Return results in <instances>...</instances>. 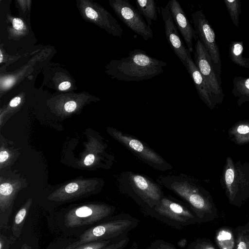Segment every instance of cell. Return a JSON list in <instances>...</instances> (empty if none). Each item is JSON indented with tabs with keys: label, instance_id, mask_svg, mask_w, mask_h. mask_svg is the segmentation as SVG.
Returning <instances> with one entry per match:
<instances>
[{
	"label": "cell",
	"instance_id": "obj_1",
	"mask_svg": "<svg viewBox=\"0 0 249 249\" xmlns=\"http://www.w3.org/2000/svg\"><path fill=\"white\" fill-rule=\"evenodd\" d=\"M167 64L140 49L131 51L128 55L113 60L109 66L113 77L123 81L138 82L162 73Z\"/></svg>",
	"mask_w": 249,
	"mask_h": 249
},
{
	"label": "cell",
	"instance_id": "obj_2",
	"mask_svg": "<svg viewBox=\"0 0 249 249\" xmlns=\"http://www.w3.org/2000/svg\"><path fill=\"white\" fill-rule=\"evenodd\" d=\"M139 220L126 213L114 216L104 222L84 231L79 239L69 245L65 249H73L89 242L118 239L127 236L129 231L136 228Z\"/></svg>",
	"mask_w": 249,
	"mask_h": 249
},
{
	"label": "cell",
	"instance_id": "obj_3",
	"mask_svg": "<svg viewBox=\"0 0 249 249\" xmlns=\"http://www.w3.org/2000/svg\"><path fill=\"white\" fill-rule=\"evenodd\" d=\"M167 185L187 203L200 223L210 221L215 216L216 210L212 197L201 186L192 181L178 178L170 181Z\"/></svg>",
	"mask_w": 249,
	"mask_h": 249
},
{
	"label": "cell",
	"instance_id": "obj_4",
	"mask_svg": "<svg viewBox=\"0 0 249 249\" xmlns=\"http://www.w3.org/2000/svg\"><path fill=\"white\" fill-rule=\"evenodd\" d=\"M220 182L230 203L240 205L249 198V163L226 160Z\"/></svg>",
	"mask_w": 249,
	"mask_h": 249
},
{
	"label": "cell",
	"instance_id": "obj_5",
	"mask_svg": "<svg viewBox=\"0 0 249 249\" xmlns=\"http://www.w3.org/2000/svg\"><path fill=\"white\" fill-rule=\"evenodd\" d=\"M145 212L151 217L178 230L200 223L188 205L169 196H163L158 205Z\"/></svg>",
	"mask_w": 249,
	"mask_h": 249
},
{
	"label": "cell",
	"instance_id": "obj_6",
	"mask_svg": "<svg viewBox=\"0 0 249 249\" xmlns=\"http://www.w3.org/2000/svg\"><path fill=\"white\" fill-rule=\"evenodd\" d=\"M193 23L197 36L211 57L215 73L220 85L221 62L214 32L206 18L203 11L197 10L192 14Z\"/></svg>",
	"mask_w": 249,
	"mask_h": 249
},
{
	"label": "cell",
	"instance_id": "obj_7",
	"mask_svg": "<svg viewBox=\"0 0 249 249\" xmlns=\"http://www.w3.org/2000/svg\"><path fill=\"white\" fill-rule=\"evenodd\" d=\"M131 190L127 193L145 211L158 205L163 196L159 187L147 178L130 174Z\"/></svg>",
	"mask_w": 249,
	"mask_h": 249
},
{
	"label": "cell",
	"instance_id": "obj_8",
	"mask_svg": "<svg viewBox=\"0 0 249 249\" xmlns=\"http://www.w3.org/2000/svg\"><path fill=\"white\" fill-rule=\"evenodd\" d=\"M109 3L117 17L133 32L145 40L153 38L154 33L150 26L127 0H113Z\"/></svg>",
	"mask_w": 249,
	"mask_h": 249
},
{
	"label": "cell",
	"instance_id": "obj_9",
	"mask_svg": "<svg viewBox=\"0 0 249 249\" xmlns=\"http://www.w3.org/2000/svg\"><path fill=\"white\" fill-rule=\"evenodd\" d=\"M115 209L113 206L103 204L82 206L71 210L66 214L64 224L68 228L91 224L110 216Z\"/></svg>",
	"mask_w": 249,
	"mask_h": 249
},
{
	"label": "cell",
	"instance_id": "obj_10",
	"mask_svg": "<svg viewBox=\"0 0 249 249\" xmlns=\"http://www.w3.org/2000/svg\"><path fill=\"white\" fill-rule=\"evenodd\" d=\"M195 48V63L217 104H221L224 94L215 73L211 57L199 38L196 41Z\"/></svg>",
	"mask_w": 249,
	"mask_h": 249
},
{
	"label": "cell",
	"instance_id": "obj_11",
	"mask_svg": "<svg viewBox=\"0 0 249 249\" xmlns=\"http://www.w3.org/2000/svg\"><path fill=\"white\" fill-rule=\"evenodd\" d=\"M112 134L120 142L154 168L160 170L172 168L161 157L139 140L116 130L112 131Z\"/></svg>",
	"mask_w": 249,
	"mask_h": 249
},
{
	"label": "cell",
	"instance_id": "obj_12",
	"mask_svg": "<svg viewBox=\"0 0 249 249\" xmlns=\"http://www.w3.org/2000/svg\"><path fill=\"white\" fill-rule=\"evenodd\" d=\"M160 14L164 22L165 34L167 42L185 67L188 48L185 47L179 36L178 28L174 22L167 4L160 8Z\"/></svg>",
	"mask_w": 249,
	"mask_h": 249
},
{
	"label": "cell",
	"instance_id": "obj_13",
	"mask_svg": "<svg viewBox=\"0 0 249 249\" xmlns=\"http://www.w3.org/2000/svg\"><path fill=\"white\" fill-rule=\"evenodd\" d=\"M168 5L174 22L185 40L190 53L193 51V40L197 39V35L194 28L188 20L186 14L179 2L170 0Z\"/></svg>",
	"mask_w": 249,
	"mask_h": 249
},
{
	"label": "cell",
	"instance_id": "obj_14",
	"mask_svg": "<svg viewBox=\"0 0 249 249\" xmlns=\"http://www.w3.org/2000/svg\"><path fill=\"white\" fill-rule=\"evenodd\" d=\"M185 68L194 82L200 99L210 109H214L217 104L209 90L203 76L193 60L188 49L187 51Z\"/></svg>",
	"mask_w": 249,
	"mask_h": 249
},
{
	"label": "cell",
	"instance_id": "obj_15",
	"mask_svg": "<svg viewBox=\"0 0 249 249\" xmlns=\"http://www.w3.org/2000/svg\"><path fill=\"white\" fill-rule=\"evenodd\" d=\"M229 139L238 145L249 143V119L239 121L228 130Z\"/></svg>",
	"mask_w": 249,
	"mask_h": 249
},
{
	"label": "cell",
	"instance_id": "obj_16",
	"mask_svg": "<svg viewBox=\"0 0 249 249\" xmlns=\"http://www.w3.org/2000/svg\"><path fill=\"white\" fill-rule=\"evenodd\" d=\"M231 93L237 98V104L239 107L249 102V77L235 76Z\"/></svg>",
	"mask_w": 249,
	"mask_h": 249
},
{
	"label": "cell",
	"instance_id": "obj_17",
	"mask_svg": "<svg viewBox=\"0 0 249 249\" xmlns=\"http://www.w3.org/2000/svg\"><path fill=\"white\" fill-rule=\"evenodd\" d=\"M135 3L137 9L143 16L148 25H152V21L158 19L157 6L154 0H136Z\"/></svg>",
	"mask_w": 249,
	"mask_h": 249
},
{
	"label": "cell",
	"instance_id": "obj_18",
	"mask_svg": "<svg viewBox=\"0 0 249 249\" xmlns=\"http://www.w3.org/2000/svg\"><path fill=\"white\" fill-rule=\"evenodd\" d=\"M32 203V200H29L17 213L14 216L12 226V231L15 237L20 236L28 212Z\"/></svg>",
	"mask_w": 249,
	"mask_h": 249
},
{
	"label": "cell",
	"instance_id": "obj_19",
	"mask_svg": "<svg viewBox=\"0 0 249 249\" xmlns=\"http://www.w3.org/2000/svg\"><path fill=\"white\" fill-rule=\"evenodd\" d=\"M243 43L242 41H232L229 46V55L231 61L240 67L249 69V58L242 56Z\"/></svg>",
	"mask_w": 249,
	"mask_h": 249
},
{
	"label": "cell",
	"instance_id": "obj_20",
	"mask_svg": "<svg viewBox=\"0 0 249 249\" xmlns=\"http://www.w3.org/2000/svg\"><path fill=\"white\" fill-rule=\"evenodd\" d=\"M215 241L220 249H235V241L232 231L227 228L219 229L215 234Z\"/></svg>",
	"mask_w": 249,
	"mask_h": 249
},
{
	"label": "cell",
	"instance_id": "obj_21",
	"mask_svg": "<svg viewBox=\"0 0 249 249\" xmlns=\"http://www.w3.org/2000/svg\"><path fill=\"white\" fill-rule=\"evenodd\" d=\"M224 2L233 24L236 27H238L239 16L241 13L240 0H225Z\"/></svg>",
	"mask_w": 249,
	"mask_h": 249
},
{
	"label": "cell",
	"instance_id": "obj_22",
	"mask_svg": "<svg viewBox=\"0 0 249 249\" xmlns=\"http://www.w3.org/2000/svg\"><path fill=\"white\" fill-rule=\"evenodd\" d=\"M187 249H216L207 240L200 239L191 242Z\"/></svg>",
	"mask_w": 249,
	"mask_h": 249
},
{
	"label": "cell",
	"instance_id": "obj_23",
	"mask_svg": "<svg viewBox=\"0 0 249 249\" xmlns=\"http://www.w3.org/2000/svg\"><path fill=\"white\" fill-rule=\"evenodd\" d=\"M129 241L128 236H124L114 240L103 249H124Z\"/></svg>",
	"mask_w": 249,
	"mask_h": 249
},
{
	"label": "cell",
	"instance_id": "obj_24",
	"mask_svg": "<svg viewBox=\"0 0 249 249\" xmlns=\"http://www.w3.org/2000/svg\"><path fill=\"white\" fill-rule=\"evenodd\" d=\"M147 249H177L174 245L170 242L161 239H157L152 241Z\"/></svg>",
	"mask_w": 249,
	"mask_h": 249
},
{
	"label": "cell",
	"instance_id": "obj_25",
	"mask_svg": "<svg viewBox=\"0 0 249 249\" xmlns=\"http://www.w3.org/2000/svg\"><path fill=\"white\" fill-rule=\"evenodd\" d=\"M235 249H249V236L243 233L238 234Z\"/></svg>",
	"mask_w": 249,
	"mask_h": 249
},
{
	"label": "cell",
	"instance_id": "obj_26",
	"mask_svg": "<svg viewBox=\"0 0 249 249\" xmlns=\"http://www.w3.org/2000/svg\"><path fill=\"white\" fill-rule=\"evenodd\" d=\"M85 13L87 17L91 19H95L99 17L98 13L90 7L85 9Z\"/></svg>",
	"mask_w": 249,
	"mask_h": 249
},
{
	"label": "cell",
	"instance_id": "obj_27",
	"mask_svg": "<svg viewBox=\"0 0 249 249\" xmlns=\"http://www.w3.org/2000/svg\"><path fill=\"white\" fill-rule=\"evenodd\" d=\"M78 189V185L74 182L68 184L64 189L65 192L68 194H72Z\"/></svg>",
	"mask_w": 249,
	"mask_h": 249
},
{
	"label": "cell",
	"instance_id": "obj_28",
	"mask_svg": "<svg viewBox=\"0 0 249 249\" xmlns=\"http://www.w3.org/2000/svg\"><path fill=\"white\" fill-rule=\"evenodd\" d=\"M10 246V241L4 235H0V249H8Z\"/></svg>",
	"mask_w": 249,
	"mask_h": 249
},
{
	"label": "cell",
	"instance_id": "obj_29",
	"mask_svg": "<svg viewBox=\"0 0 249 249\" xmlns=\"http://www.w3.org/2000/svg\"><path fill=\"white\" fill-rule=\"evenodd\" d=\"M12 24L14 28L17 30H21L24 27L23 22L19 18H14Z\"/></svg>",
	"mask_w": 249,
	"mask_h": 249
},
{
	"label": "cell",
	"instance_id": "obj_30",
	"mask_svg": "<svg viewBox=\"0 0 249 249\" xmlns=\"http://www.w3.org/2000/svg\"><path fill=\"white\" fill-rule=\"evenodd\" d=\"M76 103L74 101H70L65 104L64 108L67 112H71L76 109Z\"/></svg>",
	"mask_w": 249,
	"mask_h": 249
},
{
	"label": "cell",
	"instance_id": "obj_31",
	"mask_svg": "<svg viewBox=\"0 0 249 249\" xmlns=\"http://www.w3.org/2000/svg\"><path fill=\"white\" fill-rule=\"evenodd\" d=\"M95 157L94 155L92 154H89L84 159V164L86 166L90 165L93 163Z\"/></svg>",
	"mask_w": 249,
	"mask_h": 249
},
{
	"label": "cell",
	"instance_id": "obj_32",
	"mask_svg": "<svg viewBox=\"0 0 249 249\" xmlns=\"http://www.w3.org/2000/svg\"><path fill=\"white\" fill-rule=\"evenodd\" d=\"M71 84L70 82L65 81L60 83L58 86L59 89L60 90H65L70 88Z\"/></svg>",
	"mask_w": 249,
	"mask_h": 249
},
{
	"label": "cell",
	"instance_id": "obj_33",
	"mask_svg": "<svg viewBox=\"0 0 249 249\" xmlns=\"http://www.w3.org/2000/svg\"><path fill=\"white\" fill-rule=\"evenodd\" d=\"M21 101V98L19 97H16L11 100L9 105L11 107H15L18 106Z\"/></svg>",
	"mask_w": 249,
	"mask_h": 249
},
{
	"label": "cell",
	"instance_id": "obj_34",
	"mask_svg": "<svg viewBox=\"0 0 249 249\" xmlns=\"http://www.w3.org/2000/svg\"><path fill=\"white\" fill-rule=\"evenodd\" d=\"M9 157V154L6 151H1L0 152V162L1 163L6 160Z\"/></svg>",
	"mask_w": 249,
	"mask_h": 249
},
{
	"label": "cell",
	"instance_id": "obj_35",
	"mask_svg": "<svg viewBox=\"0 0 249 249\" xmlns=\"http://www.w3.org/2000/svg\"><path fill=\"white\" fill-rule=\"evenodd\" d=\"M177 245L179 248H183L187 246V241L185 238H182L178 242Z\"/></svg>",
	"mask_w": 249,
	"mask_h": 249
},
{
	"label": "cell",
	"instance_id": "obj_36",
	"mask_svg": "<svg viewBox=\"0 0 249 249\" xmlns=\"http://www.w3.org/2000/svg\"><path fill=\"white\" fill-rule=\"evenodd\" d=\"M129 249H139L138 243L135 241L133 242Z\"/></svg>",
	"mask_w": 249,
	"mask_h": 249
},
{
	"label": "cell",
	"instance_id": "obj_37",
	"mask_svg": "<svg viewBox=\"0 0 249 249\" xmlns=\"http://www.w3.org/2000/svg\"><path fill=\"white\" fill-rule=\"evenodd\" d=\"M21 249H33L31 247L29 246L28 245L24 244H23L21 247Z\"/></svg>",
	"mask_w": 249,
	"mask_h": 249
},
{
	"label": "cell",
	"instance_id": "obj_38",
	"mask_svg": "<svg viewBox=\"0 0 249 249\" xmlns=\"http://www.w3.org/2000/svg\"><path fill=\"white\" fill-rule=\"evenodd\" d=\"M0 62L1 63L2 61V59H3V57H2V52L1 51H0Z\"/></svg>",
	"mask_w": 249,
	"mask_h": 249
}]
</instances>
